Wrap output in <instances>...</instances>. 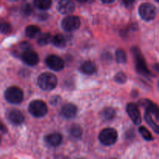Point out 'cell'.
Here are the masks:
<instances>
[{
    "mask_svg": "<svg viewBox=\"0 0 159 159\" xmlns=\"http://www.w3.org/2000/svg\"><path fill=\"white\" fill-rule=\"evenodd\" d=\"M57 83V79L55 75L52 73L45 72L40 75L37 79V84L41 89L45 91L54 89Z\"/></svg>",
    "mask_w": 159,
    "mask_h": 159,
    "instance_id": "obj_1",
    "label": "cell"
},
{
    "mask_svg": "<svg viewBox=\"0 0 159 159\" xmlns=\"http://www.w3.org/2000/svg\"><path fill=\"white\" fill-rule=\"evenodd\" d=\"M117 137V132L115 129L105 128L99 134V139L102 144L110 146L116 143Z\"/></svg>",
    "mask_w": 159,
    "mask_h": 159,
    "instance_id": "obj_2",
    "label": "cell"
},
{
    "mask_svg": "<svg viewBox=\"0 0 159 159\" xmlns=\"http://www.w3.org/2000/svg\"><path fill=\"white\" fill-rule=\"evenodd\" d=\"M5 98L11 103L18 104L23 101V93L19 87L11 86L5 92Z\"/></svg>",
    "mask_w": 159,
    "mask_h": 159,
    "instance_id": "obj_3",
    "label": "cell"
},
{
    "mask_svg": "<svg viewBox=\"0 0 159 159\" xmlns=\"http://www.w3.org/2000/svg\"><path fill=\"white\" fill-rule=\"evenodd\" d=\"M28 110L30 114L35 117H42L48 113L46 103L41 100H34L30 103Z\"/></svg>",
    "mask_w": 159,
    "mask_h": 159,
    "instance_id": "obj_4",
    "label": "cell"
},
{
    "mask_svg": "<svg viewBox=\"0 0 159 159\" xmlns=\"http://www.w3.org/2000/svg\"><path fill=\"white\" fill-rule=\"evenodd\" d=\"M134 57L135 60V65H136V69L140 74H142L144 75H151L150 71L148 69L147 65L145 63L144 57L141 54V51L138 48H134L133 49Z\"/></svg>",
    "mask_w": 159,
    "mask_h": 159,
    "instance_id": "obj_5",
    "label": "cell"
},
{
    "mask_svg": "<svg viewBox=\"0 0 159 159\" xmlns=\"http://www.w3.org/2000/svg\"><path fill=\"white\" fill-rule=\"evenodd\" d=\"M139 14L141 19L145 21L154 20L156 15V9L151 3H143L139 7Z\"/></svg>",
    "mask_w": 159,
    "mask_h": 159,
    "instance_id": "obj_6",
    "label": "cell"
},
{
    "mask_svg": "<svg viewBox=\"0 0 159 159\" xmlns=\"http://www.w3.org/2000/svg\"><path fill=\"white\" fill-rule=\"evenodd\" d=\"M80 20L75 16H68L64 18L61 22L62 28L67 32H72L76 30L80 26Z\"/></svg>",
    "mask_w": 159,
    "mask_h": 159,
    "instance_id": "obj_7",
    "label": "cell"
},
{
    "mask_svg": "<svg viewBox=\"0 0 159 159\" xmlns=\"http://www.w3.org/2000/svg\"><path fill=\"white\" fill-rule=\"evenodd\" d=\"M46 64L51 69L54 71H61L65 66V61L59 56L55 54L49 55L46 58Z\"/></svg>",
    "mask_w": 159,
    "mask_h": 159,
    "instance_id": "obj_8",
    "label": "cell"
},
{
    "mask_svg": "<svg viewBox=\"0 0 159 159\" xmlns=\"http://www.w3.org/2000/svg\"><path fill=\"white\" fill-rule=\"evenodd\" d=\"M22 60L30 66H34V65H37L39 62V56L35 51H31V50H26L23 53L21 56Z\"/></svg>",
    "mask_w": 159,
    "mask_h": 159,
    "instance_id": "obj_9",
    "label": "cell"
},
{
    "mask_svg": "<svg viewBox=\"0 0 159 159\" xmlns=\"http://www.w3.org/2000/svg\"><path fill=\"white\" fill-rule=\"evenodd\" d=\"M127 112L131 120L138 125L141 123V116L138 106L134 103H129L127 107Z\"/></svg>",
    "mask_w": 159,
    "mask_h": 159,
    "instance_id": "obj_10",
    "label": "cell"
},
{
    "mask_svg": "<svg viewBox=\"0 0 159 159\" xmlns=\"http://www.w3.org/2000/svg\"><path fill=\"white\" fill-rule=\"evenodd\" d=\"M57 9L61 14H69L74 12L75 6L70 0H60L57 5Z\"/></svg>",
    "mask_w": 159,
    "mask_h": 159,
    "instance_id": "obj_11",
    "label": "cell"
},
{
    "mask_svg": "<svg viewBox=\"0 0 159 159\" xmlns=\"http://www.w3.org/2000/svg\"><path fill=\"white\" fill-rule=\"evenodd\" d=\"M139 102L141 107L145 108L148 113L154 115L157 120L159 121V107L156 104H155L152 101L148 100V99H142Z\"/></svg>",
    "mask_w": 159,
    "mask_h": 159,
    "instance_id": "obj_12",
    "label": "cell"
},
{
    "mask_svg": "<svg viewBox=\"0 0 159 159\" xmlns=\"http://www.w3.org/2000/svg\"><path fill=\"white\" fill-rule=\"evenodd\" d=\"M78 109L75 105L72 103H67L61 108V115L67 119H71L77 114Z\"/></svg>",
    "mask_w": 159,
    "mask_h": 159,
    "instance_id": "obj_13",
    "label": "cell"
},
{
    "mask_svg": "<svg viewBox=\"0 0 159 159\" xmlns=\"http://www.w3.org/2000/svg\"><path fill=\"white\" fill-rule=\"evenodd\" d=\"M8 119L12 124L20 125L24 121V116L18 110H12L8 113Z\"/></svg>",
    "mask_w": 159,
    "mask_h": 159,
    "instance_id": "obj_14",
    "label": "cell"
},
{
    "mask_svg": "<svg viewBox=\"0 0 159 159\" xmlns=\"http://www.w3.org/2000/svg\"><path fill=\"white\" fill-rule=\"evenodd\" d=\"M96 65H95L94 62L90 61H86L83 62L80 66V71L82 73L86 75H93L96 72Z\"/></svg>",
    "mask_w": 159,
    "mask_h": 159,
    "instance_id": "obj_15",
    "label": "cell"
},
{
    "mask_svg": "<svg viewBox=\"0 0 159 159\" xmlns=\"http://www.w3.org/2000/svg\"><path fill=\"white\" fill-rule=\"evenodd\" d=\"M47 143L53 147H57L60 145L62 141V136L59 133H52L48 134L45 138Z\"/></svg>",
    "mask_w": 159,
    "mask_h": 159,
    "instance_id": "obj_16",
    "label": "cell"
},
{
    "mask_svg": "<svg viewBox=\"0 0 159 159\" xmlns=\"http://www.w3.org/2000/svg\"><path fill=\"white\" fill-rule=\"evenodd\" d=\"M51 42H52L54 46L57 47L59 48H64L67 43L66 38L62 34H56L52 38V41Z\"/></svg>",
    "mask_w": 159,
    "mask_h": 159,
    "instance_id": "obj_17",
    "label": "cell"
},
{
    "mask_svg": "<svg viewBox=\"0 0 159 159\" xmlns=\"http://www.w3.org/2000/svg\"><path fill=\"white\" fill-rule=\"evenodd\" d=\"M52 5L51 0H34V6L40 10H47Z\"/></svg>",
    "mask_w": 159,
    "mask_h": 159,
    "instance_id": "obj_18",
    "label": "cell"
},
{
    "mask_svg": "<svg viewBox=\"0 0 159 159\" xmlns=\"http://www.w3.org/2000/svg\"><path fill=\"white\" fill-rule=\"evenodd\" d=\"M40 32V28L34 25H31L26 28V35L30 38H34V37H37Z\"/></svg>",
    "mask_w": 159,
    "mask_h": 159,
    "instance_id": "obj_19",
    "label": "cell"
},
{
    "mask_svg": "<svg viewBox=\"0 0 159 159\" xmlns=\"http://www.w3.org/2000/svg\"><path fill=\"white\" fill-rule=\"evenodd\" d=\"M51 41H52V37L49 33H44V34H40L37 39V43L40 46H44V45L48 44L49 43H51Z\"/></svg>",
    "mask_w": 159,
    "mask_h": 159,
    "instance_id": "obj_20",
    "label": "cell"
},
{
    "mask_svg": "<svg viewBox=\"0 0 159 159\" xmlns=\"http://www.w3.org/2000/svg\"><path fill=\"white\" fill-rule=\"evenodd\" d=\"M144 119H145L146 122L148 124V125L150 126V127H152V128L153 129V130H155L157 134H159V126L157 124H155V121L153 120L152 117L151 116L150 113H148L147 112V113L144 114Z\"/></svg>",
    "mask_w": 159,
    "mask_h": 159,
    "instance_id": "obj_21",
    "label": "cell"
},
{
    "mask_svg": "<svg viewBox=\"0 0 159 159\" xmlns=\"http://www.w3.org/2000/svg\"><path fill=\"white\" fill-rule=\"evenodd\" d=\"M116 115V111L112 107H107L102 110V116L105 120H112Z\"/></svg>",
    "mask_w": 159,
    "mask_h": 159,
    "instance_id": "obj_22",
    "label": "cell"
},
{
    "mask_svg": "<svg viewBox=\"0 0 159 159\" xmlns=\"http://www.w3.org/2000/svg\"><path fill=\"white\" fill-rule=\"evenodd\" d=\"M70 132H71V134L75 138H80L82 134V129L79 125L75 124L71 126Z\"/></svg>",
    "mask_w": 159,
    "mask_h": 159,
    "instance_id": "obj_23",
    "label": "cell"
},
{
    "mask_svg": "<svg viewBox=\"0 0 159 159\" xmlns=\"http://www.w3.org/2000/svg\"><path fill=\"white\" fill-rule=\"evenodd\" d=\"M116 60L118 63L124 64L127 61V54L123 50H118L116 52Z\"/></svg>",
    "mask_w": 159,
    "mask_h": 159,
    "instance_id": "obj_24",
    "label": "cell"
},
{
    "mask_svg": "<svg viewBox=\"0 0 159 159\" xmlns=\"http://www.w3.org/2000/svg\"><path fill=\"white\" fill-rule=\"evenodd\" d=\"M139 132L142 135L143 138L147 141H152L153 140V137H152V134L150 133L148 130L144 127H141L139 128Z\"/></svg>",
    "mask_w": 159,
    "mask_h": 159,
    "instance_id": "obj_25",
    "label": "cell"
},
{
    "mask_svg": "<svg viewBox=\"0 0 159 159\" xmlns=\"http://www.w3.org/2000/svg\"><path fill=\"white\" fill-rule=\"evenodd\" d=\"M12 31V27L10 24L8 23H0V32L2 34H9Z\"/></svg>",
    "mask_w": 159,
    "mask_h": 159,
    "instance_id": "obj_26",
    "label": "cell"
},
{
    "mask_svg": "<svg viewBox=\"0 0 159 159\" xmlns=\"http://www.w3.org/2000/svg\"><path fill=\"white\" fill-rule=\"evenodd\" d=\"M114 80L115 82H118V83L123 84L124 82H126V81H127V76H126V75L124 73L119 72L115 75Z\"/></svg>",
    "mask_w": 159,
    "mask_h": 159,
    "instance_id": "obj_27",
    "label": "cell"
},
{
    "mask_svg": "<svg viewBox=\"0 0 159 159\" xmlns=\"http://www.w3.org/2000/svg\"><path fill=\"white\" fill-rule=\"evenodd\" d=\"M22 11L25 16H30L32 12V7L30 4H24L22 7Z\"/></svg>",
    "mask_w": 159,
    "mask_h": 159,
    "instance_id": "obj_28",
    "label": "cell"
},
{
    "mask_svg": "<svg viewBox=\"0 0 159 159\" xmlns=\"http://www.w3.org/2000/svg\"><path fill=\"white\" fill-rule=\"evenodd\" d=\"M122 1L127 7L131 6L134 4V0H122Z\"/></svg>",
    "mask_w": 159,
    "mask_h": 159,
    "instance_id": "obj_29",
    "label": "cell"
},
{
    "mask_svg": "<svg viewBox=\"0 0 159 159\" xmlns=\"http://www.w3.org/2000/svg\"><path fill=\"white\" fill-rule=\"evenodd\" d=\"M59 99H60L59 97H53L51 100V103L52 104V105H57V101H58Z\"/></svg>",
    "mask_w": 159,
    "mask_h": 159,
    "instance_id": "obj_30",
    "label": "cell"
},
{
    "mask_svg": "<svg viewBox=\"0 0 159 159\" xmlns=\"http://www.w3.org/2000/svg\"><path fill=\"white\" fill-rule=\"evenodd\" d=\"M100 1L102 2L103 3H111V2H113L115 0H100Z\"/></svg>",
    "mask_w": 159,
    "mask_h": 159,
    "instance_id": "obj_31",
    "label": "cell"
},
{
    "mask_svg": "<svg viewBox=\"0 0 159 159\" xmlns=\"http://www.w3.org/2000/svg\"><path fill=\"white\" fill-rule=\"evenodd\" d=\"M156 2H159V0H155Z\"/></svg>",
    "mask_w": 159,
    "mask_h": 159,
    "instance_id": "obj_32",
    "label": "cell"
}]
</instances>
